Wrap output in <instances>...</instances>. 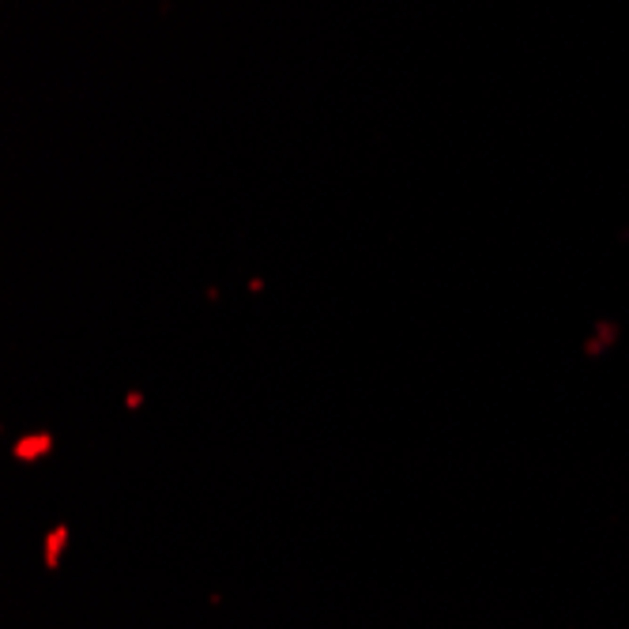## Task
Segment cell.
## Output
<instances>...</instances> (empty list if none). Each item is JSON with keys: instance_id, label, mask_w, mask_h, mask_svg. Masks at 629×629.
<instances>
[{"instance_id": "1", "label": "cell", "mask_w": 629, "mask_h": 629, "mask_svg": "<svg viewBox=\"0 0 629 629\" xmlns=\"http://www.w3.org/2000/svg\"><path fill=\"white\" fill-rule=\"evenodd\" d=\"M53 449H57V437L49 434V430H34V434H23L12 441V460H19V464H38V460H46Z\"/></svg>"}, {"instance_id": "2", "label": "cell", "mask_w": 629, "mask_h": 629, "mask_svg": "<svg viewBox=\"0 0 629 629\" xmlns=\"http://www.w3.org/2000/svg\"><path fill=\"white\" fill-rule=\"evenodd\" d=\"M68 539H72V528H68L65 520H61V524H53V528L46 532V543H42V562H46L49 573H53V569L61 565V558H65Z\"/></svg>"}, {"instance_id": "3", "label": "cell", "mask_w": 629, "mask_h": 629, "mask_svg": "<svg viewBox=\"0 0 629 629\" xmlns=\"http://www.w3.org/2000/svg\"><path fill=\"white\" fill-rule=\"evenodd\" d=\"M125 404H129V411H140V404H144V396H140V392H129V396H125Z\"/></svg>"}]
</instances>
